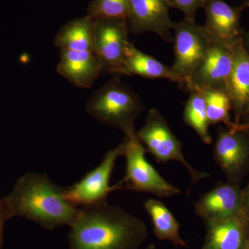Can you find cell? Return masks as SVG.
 Here are the masks:
<instances>
[{
	"mask_svg": "<svg viewBox=\"0 0 249 249\" xmlns=\"http://www.w3.org/2000/svg\"><path fill=\"white\" fill-rule=\"evenodd\" d=\"M68 235L70 249H139L145 223L107 201L81 208Z\"/></svg>",
	"mask_w": 249,
	"mask_h": 249,
	"instance_id": "obj_1",
	"label": "cell"
},
{
	"mask_svg": "<svg viewBox=\"0 0 249 249\" xmlns=\"http://www.w3.org/2000/svg\"><path fill=\"white\" fill-rule=\"evenodd\" d=\"M66 188L54 183L45 173H27L18 178L7 196L3 197L10 219L20 217L48 230L69 226L81 209L65 196Z\"/></svg>",
	"mask_w": 249,
	"mask_h": 249,
	"instance_id": "obj_2",
	"label": "cell"
},
{
	"mask_svg": "<svg viewBox=\"0 0 249 249\" xmlns=\"http://www.w3.org/2000/svg\"><path fill=\"white\" fill-rule=\"evenodd\" d=\"M143 109L138 95L118 80L103 85L87 103L90 115L101 124L120 129L124 135L137 131L134 123Z\"/></svg>",
	"mask_w": 249,
	"mask_h": 249,
	"instance_id": "obj_3",
	"label": "cell"
},
{
	"mask_svg": "<svg viewBox=\"0 0 249 249\" xmlns=\"http://www.w3.org/2000/svg\"><path fill=\"white\" fill-rule=\"evenodd\" d=\"M126 170L124 178L113 185L117 190H129L138 193H150L158 197H170L181 193L179 188L165 179L145 159L143 144L137 131L125 134L122 142Z\"/></svg>",
	"mask_w": 249,
	"mask_h": 249,
	"instance_id": "obj_4",
	"label": "cell"
},
{
	"mask_svg": "<svg viewBox=\"0 0 249 249\" xmlns=\"http://www.w3.org/2000/svg\"><path fill=\"white\" fill-rule=\"evenodd\" d=\"M174 52L175 62L170 67L178 78V84L188 89L198 67L204 60L210 40L203 26L196 19L185 18L174 22Z\"/></svg>",
	"mask_w": 249,
	"mask_h": 249,
	"instance_id": "obj_5",
	"label": "cell"
},
{
	"mask_svg": "<svg viewBox=\"0 0 249 249\" xmlns=\"http://www.w3.org/2000/svg\"><path fill=\"white\" fill-rule=\"evenodd\" d=\"M137 135L146 152H150L159 163L170 160L180 162L190 174L192 186L211 176L210 174L198 171L190 164L183 155L182 142L177 138L167 121L155 108L147 113L145 123L137 131Z\"/></svg>",
	"mask_w": 249,
	"mask_h": 249,
	"instance_id": "obj_6",
	"label": "cell"
},
{
	"mask_svg": "<svg viewBox=\"0 0 249 249\" xmlns=\"http://www.w3.org/2000/svg\"><path fill=\"white\" fill-rule=\"evenodd\" d=\"M216 163L230 182L240 184L249 174V126L219 127L214 142Z\"/></svg>",
	"mask_w": 249,
	"mask_h": 249,
	"instance_id": "obj_7",
	"label": "cell"
},
{
	"mask_svg": "<svg viewBox=\"0 0 249 249\" xmlns=\"http://www.w3.org/2000/svg\"><path fill=\"white\" fill-rule=\"evenodd\" d=\"M127 22L93 19V51L101 62L103 73L124 74L125 52L130 44Z\"/></svg>",
	"mask_w": 249,
	"mask_h": 249,
	"instance_id": "obj_8",
	"label": "cell"
},
{
	"mask_svg": "<svg viewBox=\"0 0 249 249\" xmlns=\"http://www.w3.org/2000/svg\"><path fill=\"white\" fill-rule=\"evenodd\" d=\"M124 151L122 142L115 148L108 150L96 168L78 182L66 188L67 199L78 207L107 201L108 196L116 191L114 186H111L109 183L116 160L121 156H124Z\"/></svg>",
	"mask_w": 249,
	"mask_h": 249,
	"instance_id": "obj_9",
	"label": "cell"
},
{
	"mask_svg": "<svg viewBox=\"0 0 249 249\" xmlns=\"http://www.w3.org/2000/svg\"><path fill=\"white\" fill-rule=\"evenodd\" d=\"M235 45L211 40L204 60L193 75L187 89H214L226 91L233 67Z\"/></svg>",
	"mask_w": 249,
	"mask_h": 249,
	"instance_id": "obj_10",
	"label": "cell"
},
{
	"mask_svg": "<svg viewBox=\"0 0 249 249\" xmlns=\"http://www.w3.org/2000/svg\"><path fill=\"white\" fill-rule=\"evenodd\" d=\"M168 0H127V22L135 34L151 32L173 42V21Z\"/></svg>",
	"mask_w": 249,
	"mask_h": 249,
	"instance_id": "obj_11",
	"label": "cell"
},
{
	"mask_svg": "<svg viewBox=\"0 0 249 249\" xmlns=\"http://www.w3.org/2000/svg\"><path fill=\"white\" fill-rule=\"evenodd\" d=\"M242 191L237 183L228 181L219 182L196 201V213L204 222L245 214L242 210Z\"/></svg>",
	"mask_w": 249,
	"mask_h": 249,
	"instance_id": "obj_12",
	"label": "cell"
},
{
	"mask_svg": "<svg viewBox=\"0 0 249 249\" xmlns=\"http://www.w3.org/2000/svg\"><path fill=\"white\" fill-rule=\"evenodd\" d=\"M203 9L206 14L204 29L211 40L234 45L239 41L240 10L224 0H206Z\"/></svg>",
	"mask_w": 249,
	"mask_h": 249,
	"instance_id": "obj_13",
	"label": "cell"
},
{
	"mask_svg": "<svg viewBox=\"0 0 249 249\" xmlns=\"http://www.w3.org/2000/svg\"><path fill=\"white\" fill-rule=\"evenodd\" d=\"M202 249H243L249 235V218L241 214L205 222Z\"/></svg>",
	"mask_w": 249,
	"mask_h": 249,
	"instance_id": "obj_14",
	"label": "cell"
},
{
	"mask_svg": "<svg viewBox=\"0 0 249 249\" xmlns=\"http://www.w3.org/2000/svg\"><path fill=\"white\" fill-rule=\"evenodd\" d=\"M57 71L75 86L89 88L103 73V70L93 51L60 50Z\"/></svg>",
	"mask_w": 249,
	"mask_h": 249,
	"instance_id": "obj_15",
	"label": "cell"
},
{
	"mask_svg": "<svg viewBox=\"0 0 249 249\" xmlns=\"http://www.w3.org/2000/svg\"><path fill=\"white\" fill-rule=\"evenodd\" d=\"M226 92L235 112L237 124L249 110V55L239 41L234 47V64Z\"/></svg>",
	"mask_w": 249,
	"mask_h": 249,
	"instance_id": "obj_16",
	"label": "cell"
},
{
	"mask_svg": "<svg viewBox=\"0 0 249 249\" xmlns=\"http://www.w3.org/2000/svg\"><path fill=\"white\" fill-rule=\"evenodd\" d=\"M124 75L139 76L150 79H166L178 83V78L172 71L170 67L143 53L129 44L125 52L124 63Z\"/></svg>",
	"mask_w": 249,
	"mask_h": 249,
	"instance_id": "obj_17",
	"label": "cell"
},
{
	"mask_svg": "<svg viewBox=\"0 0 249 249\" xmlns=\"http://www.w3.org/2000/svg\"><path fill=\"white\" fill-rule=\"evenodd\" d=\"M54 43L60 50L93 51V19L87 15L67 22L58 31Z\"/></svg>",
	"mask_w": 249,
	"mask_h": 249,
	"instance_id": "obj_18",
	"label": "cell"
},
{
	"mask_svg": "<svg viewBox=\"0 0 249 249\" xmlns=\"http://www.w3.org/2000/svg\"><path fill=\"white\" fill-rule=\"evenodd\" d=\"M144 208L152 219L154 232L160 240H167L173 245L186 247L179 233L180 224L170 210L161 201L148 199Z\"/></svg>",
	"mask_w": 249,
	"mask_h": 249,
	"instance_id": "obj_19",
	"label": "cell"
},
{
	"mask_svg": "<svg viewBox=\"0 0 249 249\" xmlns=\"http://www.w3.org/2000/svg\"><path fill=\"white\" fill-rule=\"evenodd\" d=\"M190 95L183 109V119L197 134L206 145L212 143L213 139L209 132L210 124L208 119L204 95L201 90H189Z\"/></svg>",
	"mask_w": 249,
	"mask_h": 249,
	"instance_id": "obj_20",
	"label": "cell"
},
{
	"mask_svg": "<svg viewBox=\"0 0 249 249\" xmlns=\"http://www.w3.org/2000/svg\"><path fill=\"white\" fill-rule=\"evenodd\" d=\"M201 91L204 95L210 125L222 124L227 129H232L242 124L231 121L230 112L232 109V104L226 91L214 89Z\"/></svg>",
	"mask_w": 249,
	"mask_h": 249,
	"instance_id": "obj_21",
	"label": "cell"
},
{
	"mask_svg": "<svg viewBox=\"0 0 249 249\" xmlns=\"http://www.w3.org/2000/svg\"><path fill=\"white\" fill-rule=\"evenodd\" d=\"M88 15L93 19L127 21V0H92Z\"/></svg>",
	"mask_w": 249,
	"mask_h": 249,
	"instance_id": "obj_22",
	"label": "cell"
},
{
	"mask_svg": "<svg viewBox=\"0 0 249 249\" xmlns=\"http://www.w3.org/2000/svg\"><path fill=\"white\" fill-rule=\"evenodd\" d=\"M206 0H168L170 8H175L184 14L185 18L196 19V12L202 9Z\"/></svg>",
	"mask_w": 249,
	"mask_h": 249,
	"instance_id": "obj_23",
	"label": "cell"
},
{
	"mask_svg": "<svg viewBox=\"0 0 249 249\" xmlns=\"http://www.w3.org/2000/svg\"><path fill=\"white\" fill-rule=\"evenodd\" d=\"M10 218L6 211L3 198H0V249L4 243V230L5 224Z\"/></svg>",
	"mask_w": 249,
	"mask_h": 249,
	"instance_id": "obj_24",
	"label": "cell"
},
{
	"mask_svg": "<svg viewBox=\"0 0 249 249\" xmlns=\"http://www.w3.org/2000/svg\"><path fill=\"white\" fill-rule=\"evenodd\" d=\"M242 210L245 215L249 218V182L245 188H242Z\"/></svg>",
	"mask_w": 249,
	"mask_h": 249,
	"instance_id": "obj_25",
	"label": "cell"
},
{
	"mask_svg": "<svg viewBox=\"0 0 249 249\" xmlns=\"http://www.w3.org/2000/svg\"><path fill=\"white\" fill-rule=\"evenodd\" d=\"M243 249H249V235L248 237V239H247V242H246L245 247H244Z\"/></svg>",
	"mask_w": 249,
	"mask_h": 249,
	"instance_id": "obj_26",
	"label": "cell"
},
{
	"mask_svg": "<svg viewBox=\"0 0 249 249\" xmlns=\"http://www.w3.org/2000/svg\"><path fill=\"white\" fill-rule=\"evenodd\" d=\"M145 249H156V247L155 245H153V244H151V245L147 246L146 248Z\"/></svg>",
	"mask_w": 249,
	"mask_h": 249,
	"instance_id": "obj_27",
	"label": "cell"
},
{
	"mask_svg": "<svg viewBox=\"0 0 249 249\" xmlns=\"http://www.w3.org/2000/svg\"><path fill=\"white\" fill-rule=\"evenodd\" d=\"M246 115H247V118H248V121H247V123H245V124H247L249 126V110L248 111V112L247 113V114H246Z\"/></svg>",
	"mask_w": 249,
	"mask_h": 249,
	"instance_id": "obj_28",
	"label": "cell"
},
{
	"mask_svg": "<svg viewBox=\"0 0 249 249\" xmlns=\"http://www.w3.org/2000/svg\"><path fill=\"white\" fill-rule=\"evenodd\" d=\"M248 37H248V38H249L248 40H249V35Z\"/></svg>",
	"mask_w": 249,
	"mask_h": 249,
	"instance_id": "obj_29",
	"label": "cell"
},
{
	"mask_svg": "<svg viewBox=\"0 0 249 249\" xmlns=\"http://www.w3.org/2000/svg\"></svg>",
	"mask_w": 249,
	"mask_h": 249,
	"instance_id": "obj_30",
	"label": "cell"
}]
</instances>
